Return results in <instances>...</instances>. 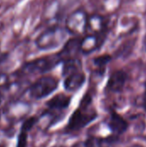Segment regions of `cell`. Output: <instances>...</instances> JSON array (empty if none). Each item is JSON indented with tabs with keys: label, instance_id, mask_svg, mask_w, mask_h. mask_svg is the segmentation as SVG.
<instances>
[{
	"label": "cell",
	"instance_id": "6da1fadb",
	"mask_svg": "<svg viewBox=\"0 0 146 147\" xmlns=\"http://www.w3.org/2000/svg\"><path fill=\"white\" fill-rule=\"evenodd\" d=\"M90 102L91 97L89 96H85L83 98L80 106L71 114L68 120L66 125L67 130L71 132L79 131L87 127L97 117L96 112L89 109Z\"/></svg>",
	"mask_w": 146,
	"mask_h": 147
},
{
	"label": "cell",
	"instance_id": "7a4b0ae2",
	"mask_svg": "<svg viewBox=\"0 0 146 147\" xmlns=\"http://www.w3.org/2000/svg\"><path fill=\"white\" fill-rule=\"evenodd\" d=\"M68 32L61 27H52L43 31L35 40L37 47L43 51L52 50L62 44L66 40Z\"/></svg>",
	"mask_w": 146,
	"mask_h": 147
},
{
	"label": "cell",
	"instance_id": "3957f363",
	"mask_svg": "<svg viewBox=\"0 0 146 147\" xmlns=\"http://www.w3.org/2000/svg\"><path fill=\"white\" fill-rule=\"evenodd\" d=\"M59 62L61 61L58 53L50 56L40 57L25 63L20 68L19 71L20 74H22V76L42 74L52 70Z\"/></svg>",
	"mask_w": 146,
	"mask_h": 147
},
{
	"label": "cell",
	"instance_id": "277c9868",
	"mask_svg": "<svg viewBox=\"0 0 146 147\" xmlns=\"http://www.w3.org/2000/svg\"><path fill=\"white\" fill-rule=\"evenodd\" d=\"M59 81L53 76H42L28 88V95L34 100H40L52 94L59 87Z\"/></svg>",
	"mask_w": 146,
	"mask_h": 147
},
{
	"label": "cell",
	"instance_id": "5b68a950",
	"mask_svg": "<svg viewBox=\"0 0 146 147\" xmlns=\"http://www.w3.org/2000/svg\"><path fill=\"white\" fill-rule=\"evenodd\" d=\"M87 22V14L82 9H77L72 12L67 17L65 28L69 34H71L73 35H79L86 31Z\"/></svg>",
	"mask_w": 146,
	"mask_h": 147
},
{
	"label": "cell",
	"instance_id": "8992f818",
	"mask_svg": "<svg viewBox=\"0 0 146 147\" xmlns=\"http://www.w3.org/2000/svg\"><path fill=\"white\" fill-rule=\"evenodd\" d=\"M80 40L81 39L79 38H72L64 43L63 48L58 53L61 62L77 58V54L80 52Z\"/></svg>",
	"mask_w": 146,
	"mask_h": 147
},
{
	"label": "cell",
	"instance_id": "52a82bcc",
	"mask_svg": "<svg viewBox=\"0 0 146 147\" xmlns=\"http://www.w3.org/2000/svg\"><path fill=\"white\" fill-rule=\"evenodd\" d=\"M86 77L82 71L73 72L65 77L64 88L68 92H75L78 90L85 83Z\"/></svg>",
	"mask_w": 146,
	"mask_h": 147
},
{
	"label": "cell",
	"instance_id": "ba28073f",
	"mask_svg": "<svg viewBox=\"0 0 146 147\" xmlns=\"http://www.w3.org/2000/svg\"><path fill=\"white\" fill-rule=\"evenodd\" d=\"M71 97L63 93H59L52 96L49 101L46 102V106L49 111H63L70 106Z\"/></svg>",
	"mask_w": 146,
	"mask_h": 147
},
{
	"label": "cell",
	"instance_id": "9c48e42d",
	"mask_svg": "<svg viewBox=\"0 0 146 147\" xmlns=\"http://www.w3.org/2000/svg\"><path fill=\"white\" fill-rule=\"evenodd\" d=\"M127 80V74L123 71H114L109 78L107 84V88L108 90L112 92H120L126 82Z\"/></svg>",
	"mask_w": 146,
	"mask_h": 147
},
{
	"label": "cell",
	"instance_id": "30bf717a",
	"mask_svg": "<svg viewBox=\"0 0 146 147\" xmlns=\"http://www.w3.org/2000/svg\"><path fill=\"white\" fill-rule=\"evenodd\" d=\"M108 126L109 129L115 134H121L127 129L126 121L119 115L116 112H113L108 121Z\"/></svg>",
	"mask_w": 146,
	"mask_h": 147
},
{
	"label": "cell",
	"instance_id": "8fae6325",
	"mask_svg": "<svg viewBox=\"0 0 146 147\" xmlns=\"http://www.w3.org/2000/svg\"><path fill=\"white\" fill-rule=\"evenodd\" d=\"M104 29V19L99 15H92L88 16L86 31L87 34L98 35Z\"/></svg>",
	"mask_w": 146,
	"mask_h": 147
},
{
	"label": "cell",
	"instance_id": "7c38bea8",
	"mask_svg": "<svg viewBox=\"0 0 146 147\" xmlns=\"http://www.w3.org/2000/svg\"><path fill=\"white\" fill-rule=\"evenodd\" d=\"M99 46L98 35L86 34L80 40V52L84 54H89L94 52Z\"/></svg>",
	"mask_w": 146,
	"mask_h": 147
},
{
	"label": "cell",
	"instance_id": "4fadbf2b",
	"mask_svg": "<svg viewBox=\"0 0 146 147\" xmlns=\"http://www.w3.org/2000/svg\"><path fill=\"white\" fill-rule=\"evenodd\" d=\"M63 63H64V65H63L62 75L64 78L73 72L82 71V64H81V61L77 58L66 60Z\"/></svg>",
	"mask_w": 146,
	"mask_h": 147
},
{
	"label": "cell",
	"instance_id": "5bb4252c",
	"mask_svg": "<svg viewBox=\"0 0 146 147\" xmlns=\"http://www.w3.org/2000/svg\"><path fill=\"white\" fill-rule=\"evenodd\" d=\"M112 141L108 139L92 137L85 142V147H111Z\"/></svg>",
	"mask_w": 146,
	"mask_h": 147
},
{
	"label": "cell",
	"instance_id": "9a60e30c",
	"mask_svg": "<svg viewBox=\"0 0 146 147\" xmlns=\"http://www.w3.org/2000/svg\"><path fill=\"white\" fill-rule=\"evenodd\" d=\"M111 60V57L109 55H102V56H99V57H96L93 59V63L94 65L97 67V68H101V69H103L106 65Z\"/></svg>",
	"mask_w": 146,
	"mask_h": 147
},
{
	"label": "cell",
	"instance_id": "2e32d148",
	"mask_svg": "<svg viewBox=\"0 0 146 147\" xmlns=\"http://www.w3.org/2000/svg\"><path fill=\"white\" fill-rule=\"evenodd\" d=\"M28 132L27 130L21 128L17 138L16 147H27L28 146Z\"/></svg>",
	"mask_w": 146,
	"mask_h": 147
},
{
	"label": "cell",
	"instance_id": "e0dca14e",
	"mask_svg": "<svg viewBox=\"0 0 146 147\" xmlns=\"http://www.w3.org/2000/svg\"><path fill=\"white\" fill-rule=\"evenodd\" d=\"M8 83V78L5 75H0V89Z\"/></svg>",
	"mask_w": 146,
	"mask_h": 147
},
{
	"label": "cell",
	"instance_id": "ac0fdd59",
	"mask_svg": "<svg viewBox=\"0 0 146 147\" xmlns=\"http://www.w3.org/2000/svg\"><path fill=\"white\" fill-rule=\"evenodd\" d=\"M3 97H4L3 93V91L1 90V89H0V104L2 103V102H3Z\"/></svg>",
	"mask_w": 146,
	"mask_h": 147
},
{
	"label": "cell",
	"instance_id": "d6986e66",
	"mask_svg": "<svg viewBox=\"0 0 146 147\" xmlns=\"http://www.w3.org/2000/svg\"><path fill=\"white\" fill-rule=\"evenodd\" d=\"M145 92H146V84H145Z\"/></svg>",
	"mask_w": 146,
	"mask_h": 147
}]
</instances>
